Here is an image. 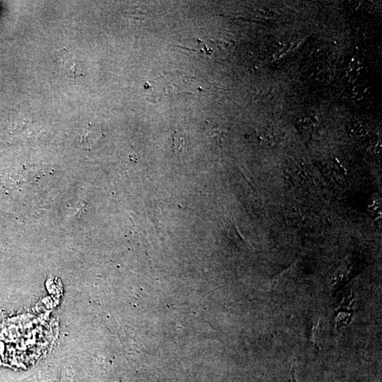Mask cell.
<instances>
[{"label": "cell", "instance_id": "cell-2", "mask_svg": "<svg viewBox=\"0 0 382 382\" xmlns=\"http://www.w3.org/2000/svg\"><path fill=\"white\" fill-rule=\"evenodd\" d=\"M188 139L187 134L182 131H176L173 137L171 147L173 152L178 154H182L187 152Z\"/></svg>", "mask_w": 382, "mask_h": 382}, {"label": "cell", "instance_id": "cell-1", "mask_svg": "<svg viewBox=\"0 0 382 382\" xmlns=\"http://www.w3.org/2000/svg\"><path fill=\"white\" fill-rule=\"evenodd\" d=\"M55 61L59 69L64 75L71 79H77L83 76L79 67L77 59L66 49H62L55 53Z\"/></svg>", "mask_w": 382, "mask_h": 382}, {"label": "cell", "instance_id": "cell-3", "mask_svg": "<svg viewBox=\"0 0 382 382\" xmlns=\"http://www.w3.org/2000/svg\"><path fill=\"white\" fill-rule=\"evenodd\" d=\"M206 134L209 142L213 145H220L224 140L226 131L222 130L219 127L210 125L207 123L206 127Z\"/></svg>", "mask_w": 382, "mask_h": 382}]
</instances>
